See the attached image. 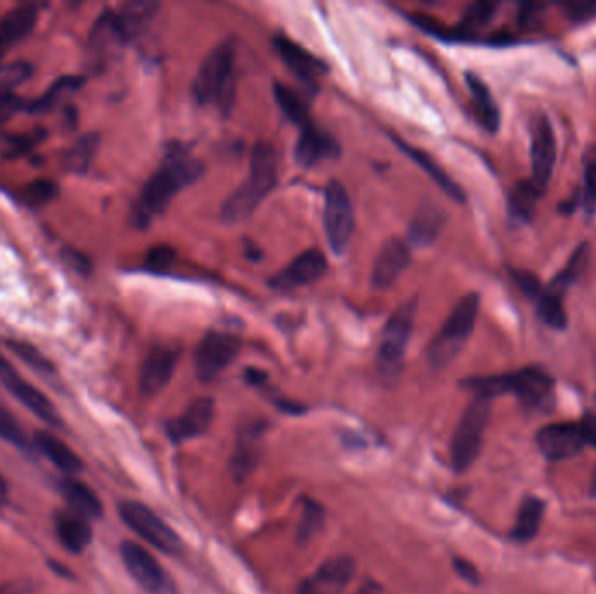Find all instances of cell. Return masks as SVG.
<instances>
[{
  "mask_svg": "<svg viewBox=\"0 0 596 594\" xmlns=\"http://www.w3.org/2000/svg\"><path fill=\"white\" fill-rule=\"evenodd\" d=\"M412 258V251L405 241L393 237L380 248L377 260L373 264L372 284L377 290L391 288L401 274L405 272Z\"/></svg>",
  "mask_w": 596,
  "mask_h": 594,
  "instance_id": "obj_17",
  "label": "cell"
},
{
  "mask_svg": "<svg viewBox=\"0 0 596 594\" xmlns=\"http://www.w3.org/2000/svg\"><path fill=\"white\" fill-rule=\"evenodd\" d=\"M325 272V255L319 250H307L300 257L295 258L286 269L279 270L276 276H272L269 284L274 290H295V288L316 283Z\"/></svg>",
  "mask_w": 596,
  "mask_h": 594,
  "instance_id": "obj_16",
  "label": "cell"
},
{
  "mask_svg": "<svg viewBox=\"0 0 596 594\" xmlns=\"http://www.w3.org/2000/svg\"><path fill=\"white\" fill-rule=\"evenodd\" d=\"M58 196V185L51 180H35L25 189V201L34 208L51 203Z\"/></svg>",
  "mask_w": 596,
  "mask_h": 594,
  "instance_id": "obj_43",
  "label": "cell"
},
{
  "mask_svg": "<svg viewBox=\"0 0 596 594\" xmlns=\"http://www.w3.org/2000/svg\"><path fill=\"white\" fill-rule=\"evenodd\" d=\"M4 366H7L6 363H4V361H2V358H0V370H2V368H4Z\"/></svg>",
  "mask_w": 596,
  "mask_h": 594,
  "instance_id": "obj_55",
  "label": "cell"
},
{
  "mask_svg": "<svg viewBox=\"0 0 596 594\" xmlns=\"http://www.w3.org/2000/svg\"><path fill=\"white\" fill-rule=\"evenodd\" d=\"M511 277H513L516 286H518L527 297L532 298V300H537V298L541 297V293L544 291V286H542L539 277H537L534 272H530V270L515 269L511 270Z\"/></svg>",
  "mask_w": 596,
  "mask_h": 594,
  "instance_id": "obj_46",
  "label": "cell"
},
{
  "mask_svg": "<svg viewBox=\"0 0 596 594\" xmlns=\"http://www.w3.org/2000/svg\"><path fill=\"white\" fill-rule=\"evenodd\" d=\"M4 499H6V485H4V481L0 478V506H2Z\"/></svg>",
  "mask_w": 596,
  "mask_h": 594,
  "instance_id": "obj_53",
  "label": "cell"
},
{
  "mask_svg": "<svg viewBox=\"0 0 596 594\" xmlns=\"http://www.w3.org/2000/svg\"><path fill=\"white\" fill-rule=\"evenodd\" d=\"M353 558L335 556L326 560L321 567L298 586L297 594H342L353 579Z\"/></svg>",
  "mask_w": 596,
  "mask_h": 594,
  "instance_id": "obj_13",
  "label": "cell"
},
{
  "mask_svg": "<svg viewBox=\"0 0 596 594\" xmlns=\"http://www.w3.org/2000/svg\"><path fill=\"white\" fill-rule=\"evenodd\" d=\"M175 250L168 246V244H157L152 246L147 257H145V267L152 270V272H166L171 269V265L175 262Z\"/></svg>",
  "mask_w": 596,
  "mask_h": 594,
  "instance_id": "obj_45",
  "label": "cell"
},
{
  "mask_svg": "<svg viewBox=\"0 0 596 594\" xmlns=\"http://www.w3.org/2000/svg\"><path fill=\"white\" fill-rule=\"evenodd\" d=\"M490 419V399L475 396L462 413L452 439V466L457 473L468 471L475 464L483 445V434Z\"/></svg>",
  "mask_w": 596,
  "mask_h": 594,
  "instance_id": "obj_7",
  "label": "cell"
},
{
  "mask_svg": "<svg viewBox=\"0 0 596 594\" xmlns=\"http://www.w3.org/2000/svg\"><path fill=\"white\" fill-rule=\"evenodd\" d=\"M236 61V44L225 41L213 49L199 67L194 81V96L199 103H220L229 107L234 96L232 72Z\"/></svg>",
  "mask_w": 596,
  "mask_h": 594,
  "instance_id": "obj_5",
  "label": "cell"
},
{
  "mask_svg": "<svg viewBox=\"0 0 596 594\" xmlns=\"http://www.w3.org/2000/svg\"><path fill=\"white\" fill-rule=\"evenodd\" d=\"M542 516H544V502L537 497H527L518 511L511 537L516 542H529L534 539L541 528Z\"/></svg>",
  "mask_w": 596,
  "mask_h": 594,
  "instance_id": "obj_33",
  "label": "cell"
},
{
  "mask_svg": "<svg viewBox=\"0 0 596 594\" xmlns=\"http://www.w3.org/2000/svg\"><path fill=\"white\" fill-rule=\"evenodd\" d=\"M394 143H398L401 150H403L408 157H412V159L419 164L420 168L424 169L427 175L433 178L436 185H440V189L443 190L448 197H452L457 203H464V201H466V196H464L461 187H459V185H457V183H455L454 180H452V178L438 166V162L434 161L433 157L429 156L427 152H422V150L415 149V147L408 145V143L401 142L400 138H394Z\"/></svg>",
  "mask_w": 596,
  "mask_h": 594,
  "instance_id": "obj_30",
  "label": "cell"
},
{
  "mask_svg": "<svg viewBox=\"0 0 596 594\" xmlns=\"http://www.w3.org/2000/svg\"><path fill=\"white\" fill-rule=\"evenodd\" d=\"M563 9L570 20L586 21L596 13V2H569V4H563Z\"/></svg>",
  "mask_w": 596,
  "mask_h": 594,
  "instance_id": "obj_47",
  "label": "cell"
},
{
  "mask_svg": "<svg viewBox=\"0 0 596 594\" xmlns=\"http://www.w3.org/2000/svg\"><path fill=\"white\" fill-rule=\"evenodd\" d=\"M267 429L265 422H253L241 427L238 445L231 459L232 476L238 481H244L250 476L260 462L262 455V438Z\"/></svg>",
  "mask_w": 596,
  "mask_h": 594,
  "instance_id": "obj_20",
  "label": "cell"
},
{
  "mask_svg": "<svg viewBox=\"0 0 596 594\" xmlns=\"http://www.w3.org/2000/svg\"><path fill=\"white\" fill-rule=\"evenodd\" d=\"M121 556L129 574L147 593L164 594L170 588L168 575L159 561L136 542L126 540L121 544Z\"/></svg>",
  "mask_w": 596,
  "mask_h": 594,
  "instance_id": "obj_11",
  "label": "cell"
},
{
  "mask_svg": "<svg viewBox=\"0 0 596 594\" xmlns=\"http://www.w3.org/2000/svg\"><path fill=\"white\" fill-rule=\"evenodd\" d=\"M55 527L58 539L70 553H82L93 539L88 520L74 511L56 514Z\"/></svg>",
  "mask_w": 596,
  "mask_h": 594,
  "instance_id": "obj_25",
  "label": "cell"
},
{
  "mask_svg": "<svg viewBox=\"0 0 596 594\" xmlns=\"http://www.w3.org/2000/svg\"><path fill=\"white\" fill-rule=\"evenodd\" d=\"M325 509L319 506L316 500L302 499V516H300V523H298V542L305 544L309 540L314 539V535L318 534L319 530L323 528L325 523Z\"/></svg>",
  "mask_w": 596,
  "mask_h": 594,
  "instance_id": "obj_39",
  "label": "cell"
},
{
  "mask_svg": "<svg viewBox=\"0 0 596 594\" xmlns=\"http://www.w3.org/2000/svg\"><path fill=\"white\" fill-rule=\"evenodd\" d=\"M537 316L542 323L553 328V330H565L569 324L567 318V311L563 307V297H558L555 293L546 290L541 293V297L537 298Z\"/></svg>",
  "mask_w": 596,
  "mask_h": 594,
  "instance_id": "obj_38",
  "label": "cell"
},
{
  "mask_svg": "<svg viewBox=\"0 0 596 594\" xmlns=\"http://www.w3.org/2000/svg\"><path fill=\"white\" fill-rule=\"evenodd\" d=\"M591 495L596 497V467L595 471H593V478H591V488H590Z\"/></svg>",
  "mask_w": 596,
  "mask_h": 594,
  "instance_id": "obj_54",
  "label": "cell"
},
{
  "mask_svg": "<svg viewBox=\"0 0 596 594\" xmlns=\"http://www.w3.org/2000/svg\"><path fill=\"white\" fill-rule=\"evenodd\" d=\"M122 521L128 525L136 535H140L150 546L156 547L170 556L182 554L183 542L180 535L173 528L164 523L150 507L142 502L128 500L119 506Z\"/></svg>",
  "mask_w": 596,
  "mask_h": 594,
  "instance_id": "obj_8",
  "label": "cell"
},
{
  "mask_svg": "<svg viewBox=\"0 0 596 594\" xmlns=\"http://www.w3.org/2000/svg\"><path fill=\"white\" fill-rule=\"evenodd\" d=\"M579 429L583 434L584 443L596 448V417L595 415H584L583 420L579 422Z\"/></svg>",
  "mask_w": 596,
  "mask_h": 594,
  "instance_id": "obj_49",
  "label": "cell"
},
{
  "mask_svg": "<svg viewBox=\"0 0 596 594\" xmlns=\"http://www.w3.org/2000/svg\"><path fill=\"white\" fill-rule=\"evenodd\" d=\"M537 448L549 460L576 457L583 450L584 438L579 424H551L537 432Z\"/></svg>",
  "mask_w": 596,
  "mask_h": 594,
  "instance_id": "obj_15",
  "label": "cell"
},
{
  "mask_svg": "<svg viewBox=\"0 0 596 594\" xmlns=\"http://www.w3.org/2000/svg\"><path fill=\"white\" fill-rule=\"evenodd\" d=\"M419 297L408 298L407 302L393 312L382 330L379 347V370L384 380L393 382L400 375L401 361L407 351L408 340L414 330L415 314Z\"/></svg>",
  "mask_w": 596,
  "mask_h": 594,
  "instance_id": "obj_6",
  "label": "cell"
},
{
  "mask_svg": "<svg viewBox=\"0 0 596 594\" xmlns=\"http://www.w3.org/2000/svg\"><path fill=\"white\" fill-rule=\"evenodd\" d=\"M469 91L473 96V110H475L476 121L480 122L483 128L495 133L501 124V114L499 108L495 105L494 98L487 84L481 81L475 74L466 75Z\"/></svg>",
  "mask_w": 596,
  "mask_h": 594,
  "instance_id": "obj_28",
  "label": "cell"
},
{
  "mask_svg": "<svg viewBox=\"0 0 596 594\" xmlns=\"http://www.w3.org/2000/svg\"><path fill=\"white\" fill-rule=\"evenodd\" d=\"M532 182L546 190L556 161V140L546 115H537L532 122Z\"/></svg>",
  "mask_w": 596,
  "mask_h": 594,
  "instance_id": "obj_12",
  "label": "cell"
},
{
  "mask_svg": "<svg viewBox=\"0 0 596 594\" xmlns=\"http://www.w3.org/2000/svg\"><path fill=\"white\" fill-rule=\"evenodd\" d=\"M325 232L333 253H346L354 234V210L346 187L337 180L326 187Z\"/></svg>",
  "mask_w": 596,
  "mask_h": 594,
  "instance_id": "obj_9",
  "label": "cell"
},
{
  "mask_svg": "<svg viewBox=\"0 0 596 594\" xmlns=\"http://www.w3.org/2000/svg\"><path fill=\"white\" fill-rule=\"evenodd\" d=\"M34 443L41 450L42 455L48 457L63 473L77 474L81 471L82 460L77 457V453L53 432H35Z\"/></svg>",
  "mask_w": 596,
  "mask_h": 594,
  "instance_id": "obj_27",
  "label": "cell"
},
{
  "mask_svg": "<svg viewBox=\"0 0 596 594\" xmlns=\"http://www.w3.org/2000/svg\"><path fill=\"white\" fill-rule=\"evenodd\" d=\"M39 18V6L25 4L16 7L0 20V56L16 42L23 41L32 30Z\"/></svg>",
  "mask_w": 596,
  "mask_h": 594,
  "instance_id": "obj_23",
  "label": "cell"
},
{
  "mask_svg": "<svg viewBox=\"0 0 596 594\" xmlns=\"http://www.w3.org/2000/svg\"><path fill=\"white\" fill-rule=\"evenodd\" d=\"M157 9H159L157 2L136 0V2H129V4L122 7L119 13L114 11L117 30H119L124 44L133 41L135 37L142 34L152 18L156 16Z\"/></svg>",
  "mask_w": 596,
  "mask_h": 594,
  "instance_id": "obj_24",
  "label": "cell"
},
{
  "mask_svg": "<svg viewBox=\"0 0 596 594\" xmlns=\"http://www.w3.org/2000/svg\"><path fill=\"white\" fill-rule=\"evenodd\" d=\"M82 84H84L82 77H75V75L61 77L58 81L53 82V86L39 100L28 105V112L30 114H48L53 108L58 107L60 103L74 95L75 91H79Z\"/></svg>",
  "mask_w": 596,
  "mask_h": 594,
  "instance_id": "obj_32",
  "label": "cell"
},
{
  "mask_svg": "<svg viewBox=\"0 0 596 594\" xmlns=\"http://www.w3.org/2000/svg\"><path fill=\"white\" fill-rule=\"evenodd\" d=\"M203 171V162L192 157L171 154L143 185L135 206V222L147 227L154 216L161 215L168 208V204L180 190L197 182Z\"/></svg>",
  "mask_w": 596,
  "mask_h": 594,
  "instance_id": "obj_1",
  "label": "cell"
},
{
  "mask_svg": "<svg viewBox=\"0 0 596 594\" xmlns=\"http://www.w3.org/2000/svg\"><path fill=\"white\" fill-rule=\"evenodd\" d=\"M178 363V351L170 347H156L143 359L140 368V391L152 398L170 384Z\"/></svg>",
  "mask_w": 596,
  "mask_h": 594,
  "instance_id": "obj_18",
  "label": "cell"
},
{
  "mask_svg": "<svg viewBox=\"0 0 596 594\" xmlns=\"http://www.w3.org/2000/svg\"><path fill=\"white\" fill-rule=\"evenodd\" d=\"M497 4L494 2H476L469 6L468 11L462 18L461 25L452 28V41H471L475 39L478 30L485 27L494 18Z\"/></svg>",
  "mask_w": 596,
  "mask_h": 594,
  "instance_id": "obj_34",
  "label": "cell"
},
{
  "mask_svg": "<svg viewBox=\"0 0 596 594\" xmlns=\"http://www.w3.org/2000/svg\"><path fill=\"white\" fill-rule=\"evenodd\" d=\"M274 96H276V102H278L279 107L283 110V114L293 124H297L300 128H305V126L311 124L307 105H305L304 100L292 88H288V86L281 84V82H276L274 84Z\"/></svg>",
  "mask_w": 596,
  "mask_h": 594,
  "instance_id": "obj_37",
  "label": "cell"
},
{
  "mask_svg": "<svg viewBox=\"0 0 596 594\" xmlns=\"http://www.w3.org/2000/svg\"><path fill=\"white\" fill-rule=\"evenodd\" d=\"M98 145H100V135L98 133H88V135L79 138L74 147L65 154V168H67V171L77 173V175L86 173L89 166H91V162L95 159Z\"/></svg>",
  "mask_w": 596,
  "mask_h": 594,
  "instance_id": "obj_36",
  "label": "cell"
},
{
  "mask_svg": "<svg viewBox=\"0 0 596 594\" xmlns=\"http://www.w3.org/2000/svg\"><path fill=\"white\" fill-rule=\"evenodd\" d=\"M445 213L434 206V204H424L420 206L419 211L415 213L412 222H410V241L415 246H427L433 243L436 237L440 236L441 229L445 225Z\"/></svg>",
  "mask_w": 596,
  "mask_h": 594,
  "instance_id": "obj_29",
  "label": "cell"
},
{
  "mask_svg": "<svg viewBox=\"0 0 596 594\" xmlns=\"http://www.w3.org/2000/svg\"><path fill=\"white\" fill-rule=\"evenodd\" d=\"M274 44L286 65L292 68L295 75H298L302 81L312 84V82L318 81L321 75H325V63L316 58L314 54L297 46L295 42L286 39V37H276Z\"/></svg>",
  "mask_w": 596,
  "mask_h": 594,
  "instance_id": "obj_22",
  "label": "cell"
},
{
  "mask_svg": "<svg viewBox=\"0 0 596 594\" xmlns=\"http://www.w3.org/2000/svg\"><path fill=\"white\" fill-rule=\"evenodd\" d=\"M590 255V244H579L576 250H574V253H572V257L569 258V262L553 277V281H551V284H549L546 290L555 293L558 297H563V293L569 290L570 286L576 283L577 279L583 276L586 269H588Z\"/></svg>",
  "mask_w": 596,
  "mask_h": 594,
  "instance_id": "obj_31",
  "label": "cell"
},
{
  "mask_svg": "<svg viewBox=\"0 0 596 594\" xmlns=\"http://www.w3.org/2000/svg\"><path fill=\"white\" fill-rule=\"evenodd\" d=\"M478 311H480V297L476 293H468L459 304L455 305L443 328L436 333V337L429 345L427 359L433 368L440 370L457 358V354L462 351V347L466 345L475 330Z\"/></svg>",
  "mask_w": 596,
  "mask_h": 594,
  "instance_id": "obj_4",
  "label": "cell"
},
{
  "mask_svg": "<svg viewBox=\"0 0 596 594\" xmlns=\"http://www.w3.org/2000/svg\"><path fill=\"white\" fill-rule=\"evenodd\" d=\"M0 382L4 384L7 391L13 394L14 398L20 401L21 405L27 406L28 410L37 415L39 419L44 420L49 426H60V415L56 412L55 405L49 401L48 396L42 394L27 380H23L9 366H4L0 370Z\"/></svg>",
  "mask_w": 596,
  "mask_h": 594,
  "instance_id": "obj_14",
  "label": "cell"
},
{
  "mask_svg": "<svg viewBox=\"0 0 596 594\" xmlns=\"http://www.w3.org/2000/svg\"><path fill=\"white\" fill-rule=\"evenodd\" d=\"M462 385L485 399H494L501 394H515L523 406L532 410H549L553 406L555 380L544 370L534 366L506 375L469 378Z\"/></svg>",
  "mask_w": 596,
  "mask_h": 594,
  "instance_id": "obj_3",
  "label": "cell"
},
{
  "mask_svg": "<svg viewBox=\"0 0 596 594\" xmlns=\"http://www.w3.org/2000/svg\"><path fill=\"white\" fill-rule=\"evenodd\" d=\"M215 417V403L211 398H197L189 408L166 424V432L173 443H182L197 438L208 431Z\"/></svg>",
  "mask_w": 596,
  "mask_h": 594,
  "instance_id": "obj_19",
  "label": "cell"
},
{
  "mask_svg": "<svg viewBox=\"0 0 596 594\" xmlns=\"http://www.w3.org/2000/svg\"><path fill=\"white\" fill-rule=\"evenodd\" d=\"M581 201H583L584 211L593 215L596 211V145L588 150L584 161Z\"/></svg>",
  "mask_w": 596,
  "mask_h": 594,
  "instance_id": "obj_40",
  "label": "cell"
},
{
  "mask_svg": "<svg viewBox=\"0 0 596 594\" xmlns=\"http://www.w3.org/2000/svg\"><path fill=\"white\" fill-rule=\"evenodd\" d=\"M278 182V156L271 143L258 142L253 147L250 176L227 197L222 206V218L227 223H239L250 218L267 194Z\"/></svg>",
  "mask_w": 596,
  "mask_h": 594,
  "instance_id": "obj_2",
  "label": "cell"
},
{
  "mask_svg": "<svg viewBox=\"0 0 596 594\" xmlns=\"http://www.w3.org/2000/svg\"><path fill=\"white\" fill-rule=\"evenodd\" d=\"M27 589L25 582H6L0 586V594H25Z\"/></svg>",
  "mask_w": 596,
  "mask_h": 594,
  "instance_id": "obj_50",
  "label": "cell"
},
{
  "mask_svg": "<svg viewBox=\"0 0 596 594\" xmlns=\"http://www.w3.org/2000/svg\"><path fill=\"white\" fill-rule=\"evenodd\" d=\"M339 154V143L328 133L316 128L314 124L302 128L295 147V159L302 168H312L325 159L339 157Z\"/></svg>",
  "mask_w": 596,
  "mask_h": 594,
  "instance_id": "obj_21",
  "label": "cell"
},
{
  "mask_svg": "<svg viewBox=\"0 0 596 594\" xmlns=\"http://www.w3.org/2000/svg\"><path fill=\"white\" fill-rule=\"evenodd\" d=\"M0 438L6 439L7 443L18 446L25 452L32 450L27 434L21 429L20 422L14 419L13 413L2 405H0Z\"/></svg>",
  "mask_w": 596,
  "mask_h": 594,
  "instance_id": "obj_41",
  "label": "cell"
},
{
  "mask_svg": "<svg viewBox=\"0 0 596 594\" xmlns=\"http://www.w3.org/2000/svg\"><path fill=\"white\" fill-rule=\"evenodd\" d=\"M454 565L457 574L461 575L464 581L471 582V584H478L480 582V574H478V570H476L473 563L461 560V558H455Z\"/></svg>",
  "mask_w": 596,
  "mask_h": 594,
  "instance_id": "obj_48",
  "label": "cell"
},
{
  "mask_svg": "<svg viewBox=\"0 0 596 594\" xmlns=\"http://www.w3.org/2000/svg\"><path fill=\"white\" fill-rule=\"evenodd\" d=\"M246 378L250 380L251 384L260 385L262 382H264L265 378H267V375H265V373L258 372V370H248V372H246Z\"/></svg>",
  "mask_w": 596,
  "mask_h": 594,
  "instance_id": "obj_52",
  "label": "cell"
},
{
  "mask_svg": "<svg viewBox=\"0 0 596 594\" xmlns=\"http://www.w3.org/2000/svg\"><path fill=\"white\" fill-rule=\"evenodd\" d=\"M60 490L63 499L67 500L70 506V511H74L86 520H95L102 516V500L98 499V495L82 481L67 478L61 481Z\"/></svg>",
  "mask_w": 596,
  "mask_h": 594,
  "instance_id": "obj_26",
  "label": "cell"
},
{
  "mask_svg": "<svg viewBox=\"0 0 596 594\" xmlns=\"http://www.w3.org/2000/svg\"><path fill=\"white\" fill-rule=\"evenodd\" d=\"M544 190L539 189L536 183L532 180H523L518 183L511 197H509V210L511 215L515 216L516 220H522V222H530L532 216L536 213V204L541 199Z\"/></svg>",
  "mask_w": 596,
  "mask_h": 594,
  "instance_id": "obj_35",
  "label": "cell"
},
{
  "mask_svg": "<svg viewBox=\"0 0 596 594\" xmlns=\"http://www.w3.org/2000/svg\"><path fill=\"white\" fill-rule=\"evenodd\" d=\"M30 74L32 67L25 61H16L6 67H0V95H9V91L20 86L21 82L27 81Z\"/></svg>",
  "mask_w": 596,
  "mask_h": 594,
  "instance_id": "obj_42",
  "label": "cell"
},
{
  "mask_svg": "<svg viewBox=\"0 0 596 594\" xmlns=\"http://www.w3.org/2000/svg\"><path fill=\"white\" fill-rule=\"evenodd\" d=\"M382 593V588H380L379 582L375 581H366L361 588L356 591V594H380Z\"/></svg>",
  "mask_w": 596,
  "mask_h": 594,
  "instance_id": "obj_51",
  "label": "cell"
},
{
  "mask_svg": "<svg viewBox=\"0 0 596 594\" xmlns=\"http://www.w3.org/2000/svg\"><path fill=\"white\" fill-rule=\"evenodd\" d=\"M9 347H11V351H14L16 354H18V358L23 359L27 365L35 368L37 372H55V368H53V365H51V361H48V359L44 358L41 352L37 351V349L32 347V345L25 344V342H9Z\"/></svg>",
  "mask_w": 596,
  "mask_h": 594,
  "instance_id": "obj_44",
  "label": "cell"
},
{
  "mask_svg": "<svg viewBox=\"0 0 596 594\" xmlns=\"http://www.w3.org/2000/svg\"><path fill=\"white\" fill-rule=\"evenodd\" d=\"M241 340L231 333L210 331L196 351V373L199 380L211 382L238 358Z\"/></svg>",
  "mask_w": 596,
  "mask_h": 594,
  "instance_id": "obj_10",
  "label": "cell"
}]
</instances>
